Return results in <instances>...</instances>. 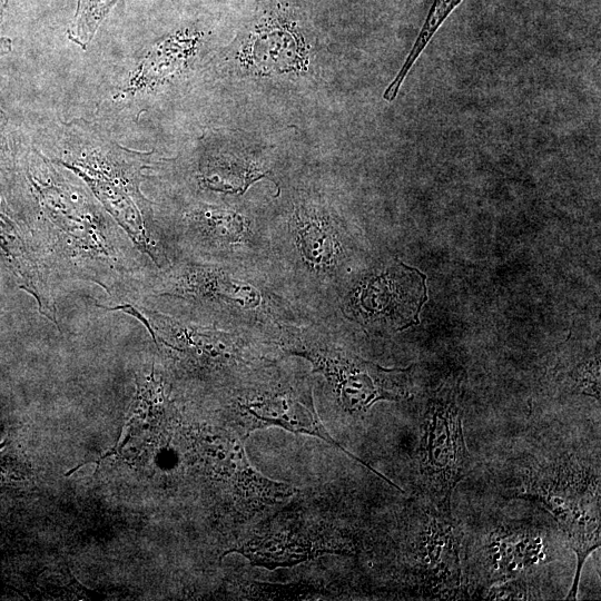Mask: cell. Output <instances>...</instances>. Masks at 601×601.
Returning a JSON list of instances; mask_svg holds the SVG:
<instances>
[{"mask_svg": "<svg viewBox=\"0 0 601 601\" xmlns=\"http://www.w3.org/2000/svg\"><path fill=\"white\" fill-rule=\"evenodd\" d=\"M161 295L221 309L250 321L273 319L276 296L253 279L214 265L189 264L167 278Z\"/></svg>", "mask_w": 601, "mask_h": 601, "instance_id": "6", "label": "cell"}, {"mask_svg": "<svg viewBox=\"0 0 601 601\" xmlns=\"http://www.w3.org/2000/svg\"><path fill=\"white\" fill-rule=\"evenodd\" d=\"M117 1L78 0L75 17L67 31L68 38L85 49Z\"/></svg>", "mask_w": 601, "mask_h": 601, "instance_id": "17", "label": "cell"}, {"mask_svg": "<svg viewBox=\"0 0 601 601\" xmlns=\"http://www.w3.org/2000/svg\"><path fill=\"white\" fill-rule=\"evenodd\" d=\"M264 176V173L245 161L210 160L203 170L201 180L214 190L244 193L250 183Z\"/></svg>", "mask_w": 601, "mask_h": 601, "instance_id": "16", "label": "cell"}, {"mask_svg": "<svg viewBox=\"0 0 601 601\" xmlns=\"http://www.w3.org/2000/svg\"><path fill=\"white\" fill-rule=\"evenodd\" d=\"M8 0H0V29L3 20L4 9ZM11 49V41L9 38L0 36V57L8 53Z\"/></svg>", "mask_w": 601, "mask_h": 601, "instance_id": "19", "label": "cell"}, {"mask_svg": "<svg viewBox=\"0 0 601 601\" xmlns=\"http://www.w3.org/2000/svg\"><path fill=\"white\" fill-rule=\"evenodd\" d=\"M239 408L242 415L248 418V428L254 430L274 425L294 433L319 437L370 469L390 485L404 492L398 485L377 472L368 463L348 452L332 437L318 417L311 386L298 384L268 391L248 398L245 403H240Z\"/></svg>", "mask_w": 601, "mask_h": 601, "instance_id": "9", "label": "cell"}, {"mask_svg": "<svg viewBox=\"0 0 601 601\" xmlns=\"http://www.w3.org/2000/svg\"><path fill=\"white\" fill-rule=\"evenodd\" d=\"M186 221L191 237L208 248H237L253 237L249 219L228 207L199 205L187 213Z\"/></svg>", "mask_w": 601, "mask_h": 601, "instance_id": "13", "label": "cell"}, {"mask_svg": "<svg viewBox=\"0 0 601 601\" xmlns=\"http://www.w3.org/2000/svg\"><path fill=\"white\" fill-rule=\"evenodd\" d=\"M417 457L422 499L451 508L453 491L471 466L462 410L452 388L441 387L427 402Z\"/></svg>", "mask_w": 601, "mask_h": 601, "instance_id": "3", "label": "cell"}, {"mask_svg": "<svg viewBox=\"0 0 601 601\" xmlns=\"http://www.w3.org/2000/svg\"><path fill=\"white\" fill-rule=\"evenodd\" d=\"M249 61L262 71H290L306 62L305 51H299V39L293 24L274 19L265 6L258 23H254L248 36Z\"/></svg>", "mask_w": 601, "mask_h": 601, "instance_id": "12", "label": "cell"}, {"mask_svg": "<svg viewBox=\"0 0 601 601\" xmlns=\"http://www.w3.org/2000/svg\"><path fill=\"white\" fill-rule=\"evenodd\" d=\"M62 137L59 161L85 179L132 240L155 259L145 223L147 203L139 189L149 154L126 149L87 124L66 125Z\"/></svg>", "mask_w": 601, "mask_h": 601, "instance_id": "1", "label": "cell"}, {"mask_svg": "<svg viewBox=\"0 0 601 601\" xmlns=\"http://www.w3.org/2000/svg\"><path fill=\"white\" fill-rule=\"evenodd\" d=\"M461 1L462 0H434L430 12L425 19V22L410 53L406 57L405 62L383 93V98L386 101L392 102L396 98L398 90L405 77L407 76V72L410 71L416 59L420 57L422 51L425 49L426 45L430 42L434 33L441 27L443 21L449 17L452 10H454V8L460 4Z\"/></svg>", "mask_w": 601, "mask_h": 601, "instance_id": "15", "label": "cell"}, {"mask_svg": "<svg viewBox=\"0 0 601 601\" xmlns=\"http://www.w3.org/2000/svg\"><path fill=\"white\" fill-rule=\"evenodd\" d=\"M0 255L19 279L20 287L35 297L40 313L58 325L55 300L41 262L1 198Z\"/></svg>", "mask_w": 601, "mask_h": 601, "instance_id": "11", "label": "cell"}, {"mask_svg": "<svg viewBox=\"0 0 601 601\" xmlns=\"http://www.w3.org/2000/svg\"><path fill=\"white\" fill-rule=\"evenodd\" d=\"M549 532L525 521H504L481 534L463 562V579L484 592L504 581L529 577L552 560Z\"/></svg>", "mask_w": 601, "mask_h": 601, "instance_id": "4", "label": "cell"}, {"mask_svg": "<svg viewBox=\"0 0 601 601\" xmlns=\"http://www.w3.org/2000/svg\"><path fill=\"white\" fill-rule=\"evenodd\" d=\"M516 495L541 502L574 552L575 573L566 599H575L583 564L601 542L599 465L578 454L536 463L524 473Z\"/></svg>", "mask_w": 601, "mask_h": 601, "instance_id": "2", "label": "cell"}, {"mask_svg": "<svg viewBox=\"0 0 601 601\" xmlns=\"http://www.w3.org/2000/svg\"><path fill=\"white\" fill-rule=\"evenodd\" d=\"M195 47V39L174 36L157 45L146 57L139 71L131 80V87L139 89L150 86L174 72Z\"/></svg>", "mask_w": 601, "mask_h": 601, "instance_id": "14", "label": "cell"}, {"mask_svg": "<svg viewBox=\"0 0 601 601\" xmlns=\"http://www.w3.org/2000/svg\"><path fill=\"white\" fill-rule=\"evenodd\" d=\"M528 577H520L490 587L484 592L485 599L494 600H524L535 599L539 593L526 581Z\"/></svg>", "mask_w": 601, "mask_h": 601, "instance_id": "18", "label": "cell"}, {"mask_svg": "<svg viewBox=\"0 0 601 601\" xmlns=\"http://www.w3.org/2000/svg\"><path fill=\"white\" fill-rule=\"evenodd\" d=\"M292 244L302 265L311 273L327 276L342 259L341 233L326 208L303 203L289 219Z\"/></svg>", "mask_w": 601, "mask_h": 601, "instance_id": "10", "label": "cell"}, {"mask_svg": "<svg viewBox=\"0 0 601 601\" xmlns=\"http://www.w3.org/2000/svg\"><path fill=\"white\" fill-rule=\"evenodd\" d=\"M290 353L307 358L314 371L325 376L346 412H365L378 401H400L410 396L408 368H384L325 346L302 345Z\"/></svg>", "mask_w": 601, "mask_h": 601, "instance_id": "5", "label": "cell"}, {"mask_svg": "<svg viewBox=\"0 0 601 601\" xmlns=\"http://www.w3.org/2000/svg\"><path fill=\"white\" fill-rule=\"evenodd\" d=\"M423 519L414 546L418 585L434 595H453L463 585V546L451 508L422 499Z\"/></svg>", "mask_w": 601, "mask_h": 601, "instance_id": "7", "label": "cell"}, {"mask_svg": "<svg viewBox=\"0 0 601 601\" xmlns=\"http://www.w3.org/2000/svg\"><path fill=\"white\" fill-rule=\"evenodd\" d=\"M426 276L400 262L368 278L355 294V307L368 323H383L396 331L418 324L427 299Z\"/></svg>", "mask_w": 601, "mask_h": 601, "instance_id": "8", "label": "cell"}]
</instances>
